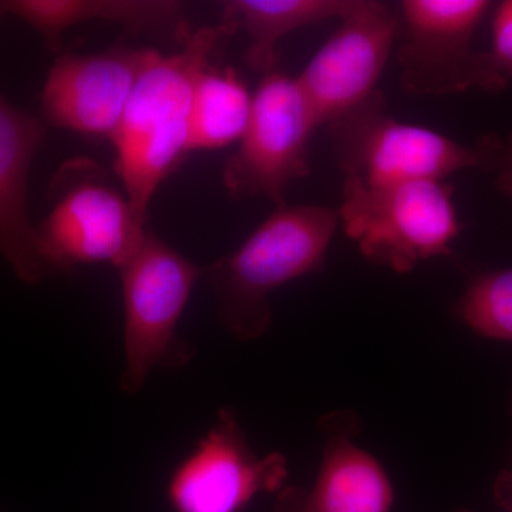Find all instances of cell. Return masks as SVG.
I'll return each instance as SVG.
<instances>
[{
  "mask_svg": "<svg viewBox=\"0 0 512 512\" xmlns=\"http://www.w3.org/2000/svg\"><path fill=\"white\" fill-rule=\"evenodd\" d=\"M150 52L114 46L87 55H59L42 92L47 123L111 140Z\"/></svg>",
  "mask_w": 512,
  "mask_h": 512,
  "instance_id": "cell-11",
  "label": "cell"
},
{
  "mask_svg": "<svg viewBox=\"0 0 512 512\" xmlns=\"http://www.w3.org/2000/svg\"><path fill=\"white\" fill-rule=\"evenodd\" d=\"M328 127L346 178L365 184L444 181L466 168L493 170L498 147L495 137L464 146L439 131L394 119L379 92Z\"/></svg>",
  "mask_w": 512,
  "mask_h": 512,
  "instance_id": "cell-5",
  "label": "cell"
},
{
  "mask_svg": "<svg viewBox=\"0 0 512 512\" xmlns=\"http://www.w3.org/2000/svg\"><path fill=\"white\" fill-rule=\"evenodd\" d=\"M352 0H231L224 3L222 22L245 30L249 47L245 63L261 74L274 72L279 40L295 30L340 19Z\"/></svg>",
  "mask_w": 512,
  "mask_h": 512,
  "instance_id": "cell-15",
  "label": "cell"
},
{
  "mask_svg": "<svg viewBox=\"0 0 512 512\" xmlns=\"http://www.w3.org/2000/svg\"><path fill=\"white\" fill-rule=\"evenodd\" d=\"M124 311V369L120 389L137 394L157 367L181 369L192 349L178 335L200 268L148 231L119 268Z\"/></svg>",
  "mask_w": 512,
  "mask_h": 512,
  "instance_id": "cell-4",
  "label": "cell"
},
{
  "mask_svg": "<svg viewBox=\"0 0 512 512\" xmlns=\"http://www.w3.org/2000/svg\"><path fill=\"white\" fill-rule=\"evenodd\" d=\"M278 451L258 456L231 407L171 471L167 500L173 512H241L259 494H278L289 474Z\"/></svg>",
  "mask_w": 512,
  "mask_h": 512,
  "instance_id": "cell-8",
  "label": "cell"
},
{
  "mask_svg": "<svg viewBox=\"0 0 512 512\" xmlns=\"http://www.w3.org/2000/svg\"><path fill=\"white\" fill-rule=\"evenodd\" d=\"M491 8L487 0H403L400 83L413 96L437 97L478 86L480 56L471 46Z\"/></svg>",
  "mask_w": 512,
  "mask_h": 512,
  "instance_id": "cell-10",
  "label": "cell"
},
{
  "mask_svg": "<svg viewBox=\"0 0 512 512\" xmlns=\"http://www.w3.org/2000/svg\"><path fill=\"white\" fill-rule=\"evenodd\" d=\"M339 221V211L322 205H279L237 251L204 269L221 325L238 340L264 336L269 296L323 268Z\"/></svg>",
  "mask_w": 512,
  "mask_h": 512,
  "instance_id": "cell-2",
  "label": "cell"
},
{
  "mask_svg": "<svg viewBox=\"0 0 512 512\" xmlns=\"http://www.w3.org/2000/svg\"><path fill=\"white\" fill-rule=\"evenodd\" d=\"M60 188L55 207L36 227L49 272L100 262L119 269L147 232L126 192L114 188L89 161L70 164Z\"/></svg>",
  "mask_w": 512,
  "mask_h": 512,
  "instance_id": "cell-6",
  "label": "cell"
},
{
  "mask_svg": "<svg viewBox=\"0 0 512 512\" xmlns=\"http://www.w3.org/2000/svg\"><path fill=\"white\" fill-rule=\"evenodd\" d=\"M493 170L498 171L500 190L512 195V134L507 140L498 141Z\"/></svg>",
  "mask_w": 512,
  "mask_h": 512,
  "instance_id": "cell-19",
  "label": "cell"
},
{
  "mask_svg": "<svg viewBox=\"0 0 512 512\" xmlns=\"http://www.w3.org/2000/svg\"><path fill=\"white\" fill-rule=\"evenodd\" d=\"M183 3L173 0H0V20H23L60 50L66 30L86 22L119 23L133 32L173 33L180 42L190 35Z\"/></svg>",
  "mask_w": 512,
  "mask_h": 512,
  "instance_id": "cell-14",
  "label": "cell"
},
{
  "mask_svg": "<svg viewBox=\"0 0 512 512\" xmlns=\"http://www.w3.org/2000/svg\"><path fill=\"white\" fill-rule=\"evenodd\" d=\"M323 453L308 488L284 487L274 512H390L394 490L383 464L357 444L362 421L353 410H338L319 421Z\"/></svg>",
  "mask_w": 512,
  "mask_h": 512,
  "instance_id": "cell-12",
  "label": "cell"
},
{
  "mask_svg": "<svg viewBox=\"0 0 512 512\" xmlns=\"http://www.w3.org/2000/svg\"><path fill=\"white\" fill-rule=\"evenodd\" d=\"M453 512H473V511H470V510H464V508H463V510H457V511H453Z\"/></svg>",
  "mask_w": 512,
  "mask_h": 512,
  "instance_id": "cell-21",
  "label": "cell"
},
{
  "mask_svg": "<svg viewBox=\"0 0 512 512\" xmlns=\"http://www.w3.org/2000/svg\"><path fill=\"white\" fill-rule=\"evenodd\" d=\"M454 313L478 335L512 342V268L477 278L458 299Z\"/></svg>",
  "mask_w": 512,
  "mask_h": 512,
  "instance_id": "cell-17",
  "label": "cell"
},
{
  "mask_svg": "<svg viewBox=\"0 0 512 512\" xmlns=\"http://www.w3.org/2000/svg\"><path fill=\"white\" fill-rule=\"evenodd\" d=\"M252 100L254 94L232 67L208 64L195 83L190 150H217L239 141L251 116Z\"/></svg>",
  "mask_w": 512,
  "mask_h": 512,
  "instance_id": "cell-16",
  "label": "cell"
},
{
  "mask_svg": "<svg viewBox=\"0 0 512 512\" xmlns=\"http://www.w3.org/2000/svg\"><path fill=\"white\" fill-rule=\"evenodd\" d=\"M342 194L339 220L346 235L367 261L396 274L450 254L460 234L453 187L444 181L365 184L346 178Z\"/></svg>",
  "mask_w": 512,
  "mask_h": 512,
  "instance_id": "cell-3",
  "label": "cell"
},
{
  "mask_svg": "<svg viewBox=\"0 0 512 512\" xmlns=\"http://www.w3.org/2000/svg\"><path fill=\"white\" fill-rule=\"evenodd\" d=\"M495 494H497V500L500 501L505 510L512 512V473L505 474L500 478L497 488H495Z\"/></svg>",
  "mask_w": 512,
  "mask_h": 512,
  "instance_id": "cell-20",
  "label": "cell"
},
{
  "mask_svg": "<svg viewBox=\"0 0 512 512\" xmlns=\"http://www.w3.org/2000/svg\"><path fill=\"white\" fill-rule=\"evenodd\" d=\"M512 82V0L495 9L491 50L481 53L478 89L500 92Z\"/></svg>",
  "mask_w": 512,
  "mask_h": 512,
  "instance_id": "cell-18",
  "label": "cell"
},
{
  "mask_svg": "<svg viewBox=\"0 0 512 512\" xmlns=\"http://www.w3.org/2000/svg\"><path fill=\"white\" fill-rule=\"evenodd\" d=\"M45 136L39 120L0 93V255L20 281L30 285L50 274L28 214L30 165Z\"/></svg>",
  "mask_w": 512,
  "mask_h": 512,
  "instance_id": "cell-13",
  "label": "cell"
},
{
  "mask_svg": "<svg viewBox=\"0 0 512 512\" xmlns=\"http://www.w3.org/2000/svg\"><path fill=\"white\" fill-rule=\"evenodd\" d=\"M227 22L191 32L171 55L151 50L116 133V170L141 220L158 187L190 153L192 99L217 46L235 35Z\"/></svg>",
  "mask_w": 512,
  "mask_h": 512,
  "instance_id": "cell-1",
  "label": "cell"
},
{
  "mask_svg": "<svg viewBox=\"0 0 512 512\" xmlns=\"http://www.w3.org/2000/svg\"><path fill=\"white\" fill-rule=\"evenodd\" d=\"M296 77L274 70L254 93L237 153L224 167V185L234 198H269L285 204L293 181L309 175L308 147L318 128Z\"/></svg>",
  "mask_w": 512,
  "mask_h": 512,
  "instance_id": "cell-7",
  "label": "cell"
},
{
  "mask_svg": "<svg viewBox=\"0 0 512 512\" xmlns=\"http://www.w3.org/2000/svg\"><path fill=\"white\" fill-rule=\"evenodd\" d=\"M396 10L379 0H352L338 29L296 77L318 126L355 110L376 89L399 35Z\"/></svg>",
  "mask_w": 512,
  "mask_h": 512,
  "instance_id": "cell-9",
  "label": "cell"
}]
</instances>
